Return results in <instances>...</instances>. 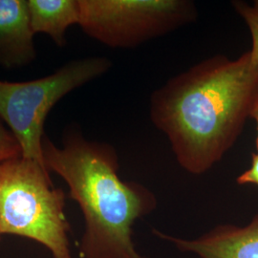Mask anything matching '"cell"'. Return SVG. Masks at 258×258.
<instances>
[{
  "instance_id": "obj_1",
  "label": "cell",
  "mask_w": 258,
  "mask_h": 258,
  "mask_svg": "<svg viewBox=\"0 0 258 258\" xmlns=\"http://www.w3.org/2000/svg\"><path fill=\"white\" fill-rule=\"evenodd\" d=\"M258 98L250 52L213 55L167 81L150 98V118L168 140L179 165L200 175L239 138Z\"/></svg>"
},
{
  "instance_id": "obj_2",
  "label": "cell",
  "mask_w": 258,
  "mask_h": 258,
  "mask_svg": "<svg viewBox=\"0 0 258 258\" xmlns=\"http://www.w3.org/2000/svg\"><path fill=\"white\" fill-rule=\"evenodd\" d=\"M42 152L47 169L64 180L83 212L82 257L148 258L135 248L133 226L156 209V196L140 183L120 179L115 148L71 131L62 148L44 137Z\"/></svg>"
},
{
  "instance_id": "obj_3",
  "label": "cell",
  "mask_w": 258,
  "mask_h": 258,
  "mask_svg": "<svg viewBox=\"0 0 258 258\" xmlns=\"http://www.w3.org/2000/svg\"><path fill=\"white\" fill-rule=\"evenodd\" d=\"M65 194L55 187L46 166L22 156L0 163L2 234L34 240L53 258H73Z\"/></svg>"
},
{
  "instance_id": "obj_4",
  "label": "cell",
  "mask_w": 258,
  "mask_h": 258,
  "mask_svg": "<svg viewBox=\"0 0 258 258\" xmlns=\"http://www.w3.org/2000/svg\"><path fill=\"white\" fill-rule=\"evenodd\" d=\"M111 66L105 56H90L71 60L41 79L0 81V119L19 142L21 156L45 166L42 145L47 115L68 93L105 74Z\"/></svg>"
},
{
  "instance_id": "obj_5",
  "label": "cell",
  "mask_w": 258,
  "mask_h": 258,
  "mask_svg": "<svg viewBox=\"0 0 258 258\" xmlns=\"http://www.w3.org/2000/svg\"><path fill=\"white\" fill-rule=\"evenodd\" d=\"M83 32L112 48H134L196 19L188 0H79Z\"/></svg>"
},
{
  "instance_id": "obj_6",
  "label": "cell",
  "mask_w": 258,
  "mask_h": 258,
  "mask_svg": "<svg viewBox=\"0 0 258 258\" xmlns=\"http://www.w3.org/2000/svg\"><path fill=\"white\" fill-rule=\"evenodd\" d=\"M160 238L199 258H258V212L249 224H225L194 239H183L154 230Z\"/></svg>"
},
{
  "instance_id": "obj_7",
  "label": "cell",
  "mask_w": 258,
  "mask_h": 258,
  "mask_svg": "<svg viewBox=\"0 0 258 258\" xmlns=\"http://www.w3.org/2000/svg\"><path fill=\"white\" fill-rule=\"evenodd\" d=\"M28 0H0V66L8 69L32 63L37 57Z\"/></svg>"
},
{
  "instance_id": "obj_8",
  "label": "cell",
  "mask_w": 258,
  "mask_h": 258,
  "mask_svg": "<svg viewBox=\"0 0 258 258\" xmlns=\"http://www.w3.org/2000/svg\"><path fill=\"white\" fill-rule=\"evenodd\" d=\"M31 26L34 33H44L57 46L66 44L67 29L79 24V0H28Z\"/></svg>"
},
{
  "instance_id": "obj_9",
  "label": "cell",
  "mask_w": 258,
  "mask_h": 258,
  "mask_svg": "<svg viewBox=\"0 0 258 258\" xmlns=\"http://www.w3.org/2000/svg\"><path fill=\"white\" fill-rule=\"evenodd\" d=\"M232 6L249 29L251 37V49L249 52L258 69V11L243 1H233Z\"/></svg>"
},
{
  "instance_id": "obj_10",
  "label": "cell",
  "mask_w": 258,
  "mask_h": 258,
  "mask_svg": "<svg viewBox=\"0 0 258 258\" xmlns=\"http://www.w3.org/2000/svg\"><path fill=\"white\" fill-rule=\"evenodd\" d=\"M19 156H21V148L19 142L0 119V163Z\"/></svg>"
},
{
  "instance_id": "obj_11",
  "label": "cell",
  "mask_w": 258,
  "mask_h": 258,
  "mask_svg": "<svg viewBox=\"0 0 258 258\" xmlns=\"http://www.w3.org/2000/svg\"><path fill=\"white\" fill-rule=\"evenodd\" d=\"M236 182L238 184H255L258 185V153L251 154L250 166L243 173H241Z\"/></svg>"
},
{
  "instance_id": "obj_12",
  "label": "cell",
  "mask_w": 258,
  "mask_h": 258,
  "mask_svg": "<svg viewBox=\"0 0 258 258\" xmlns=\"http://www.w3.org/2000/svg\"><path fill=\"white\" fill-rule=\"evenodd\" d=\"M250 119L255 121L256 123V130H257V137H256V141H255V146H256V149H257L258 153V98L256 102L254 103L252 110L250 112Z\"/></svg>"
},
{
  "instance_id": "obj_13",
  "label": "cell",
  "mask_w": 258,
  "mask_h": 258,
  "mask_svg": "<svg viewBox=\"0 0 258 258\" xmlns=\"http://www.w3.org/2000/svg\"><path fill=\"white\" fill-rule=\"evenodd\" d=\"M251 6L253 7V9H255L256 11H258V0H254V1H253V3L251 4Z\"/></svg>"
},
{
  "instance_id": "obj_14",
  "label": "cell",
  "mask_w": 258,
  "mask_h": 258,
  "mask_svg": "<svg viewBox=\"0 0 258 258\" xmlns=\"http://www.w3.org/2000/svg\"><path fill=\"white\" fill-rule=\"evenodd\" d=\"M3 234H2V232H1V229H0V238H1V236H2Z\"/></svg>"
}]
</instances>
